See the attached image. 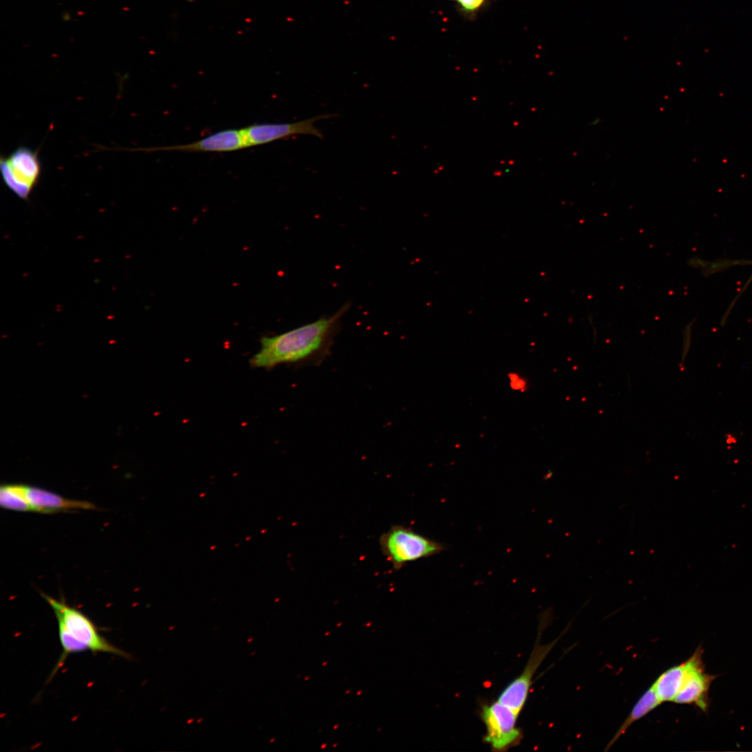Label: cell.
<instances>
[{"label": "cell", "mask_w": 752, "mask_h": 752, "mask_svg": "<svg viewBox=\"0 0 752 752\" xmlns=\"http://www.w3.org/2000/svg\"><path fill=\"white\" fill-rule=\"evenodd\" d=\"M519 714L498 700L482 707L480 716L486 729L484 741L492 751H506L519 743L522 733L517 726Z\"/></svg>", "instance_id": "5"}, {"label": "cell", "mask_w": 752, "mask_h": 752, "mask_svg": "<svg viewBox=\"0 0 752 752\" xmlns=\"http://www.w3.org/2000/svg\"><path fill=\"white\" fill-rule=\"evenodd\" d=\"M543 623L542 621L540 623L537 640L522 672L506 687L498 698L499 702L519 714L526 703L535 672L561 636L549 643H540L539 639L545 629Z\"/></svg>", "instance_id": "6"}, {"label": "cell", "mask_w": 752, "mask_h": 752, "mask_svg": "<svg viewBox=\"0 0 752 752\" xmlns=\"http://www.w3.org/2000/svg\"><path fill=\"white\" fill-rule=\"evenodd\" d=\"M379 548L395 570L407 563L430 557L445 550L441 543L430 539L412 528L395 524L379 538Z\"/></svg>", "instance_id": "3"}, {"label": "cell", "mask_w": 752, "mask_h": 752, "mask_svg": "<svg viewBox=\"0 0 752 752\" xmlns=\"http://www.w3.org/2000/svg\"><path fill=\"white\" fill-rule=\"evenodd\" d=\"M334 115H320L295 123H255L242 128L247 147L263 145L295 135H311L323 137L315 123Z\"/></svg>", "instance_id": "7"}, {"label": "cell", "mask_w": 752, "mask_h": 752, "mask_svg": "<svg viewBox=\"0 0 752 752\" xmlns=\"http://www.w3.org/2000/svg\"><path fill=\"white\" fill-rule=\"evenodd\" d=\"M247 147L243 129H226L211 134L187 144L149 148L150 150H168L188 152H225Z\"/></svg>", "instance_id": "9"}, {"label": "cell", "mask_w": 752, "mask_h": 752, "mask_svg": "<svg viewBox=\"0 0 752 752\" xmlns=\"http://www.w3.org/2000/svg\"><path fill=\"white\" fill-rule=\"evenodd\" d=\"M40 594L54 611L62 646V654L49 679L61 668L67 657L72 653L89 650L131 658L129 653L116 647L102 636L93 621L81 611L63 600L54 599L44 593Z\"/></svg>", "instance_id": "2"}, {"label": "cell", "mask_w": 752, "mask_h": 752, "mask_svg": "<svg viewBox=\"0 0 752 752\" xmlns=\"http://www.w3.org/2000/svg\"><path fill=\"white\" fill-rule=\"evenodd\" d=\"M0 505L2 508L8 510L20 512L31 511L22 484L2 485L0 488Z\"/></svg>", "instance_id": "13"}, {"label": "cell", "mask_w": 752, "mask_h": 752, "mask_svg": "<svg viewBox=\"0 0 752 752\" xmlns=\"http://www.w3.org/2000/svg\"><path fill=\"white\" fill-rule=\"evenodd\" d=\"M510 385L513 390L524 391L526 387V382L518 374L510 373L509 375Z\"/></svg>", "instance_id": "15"}, {"label": "cell", "mask_w": 752, "mask_h": 752, "mask_svg": "<svg viewBox=\"0 0 752 752\" xmlns=\"http://www.w3.org/2000/svg\"><path fill=\"white\" fill-rule=\"evenodd\" d=\"M456 1L464 11L473 13L479 9L485 0H453Z\"/></svg>", "instance_id": "14"}, {"label": "cell", "mask_w": 752, "mask_h": 752, "mask_svg": "<svg viewBox=\"0 0 752 752\" xmlns=\"http://www.w3.org/2000/svg\"><path fill=\"white\" fill-rule=\"evenodd\" d=\"M703 649L699 646L687 659V671L683 684L673 703L694 705L703 712L709 707L708 692L716 675L707 673L703 662Z\"/></svg>", "instance_id": "8"}, {"label": "cell", "mask_w": 752, "mask_h": 752, "mask_svg": "<svg viewBox=\"0 0 752 752\" xmlns=\"http://www.w3.org/2000/svg\"><path fill=\"white\" fill-rule=\"evenodd\" d=\"M2 179L17 196L26 200L39 182L41 163L38 152L20 146L0 159Z\"/></svg>", "instance_id": "4"}, {"label": "cell", "mask_w": 752, "mask_h": 752, "mask_svg": "<svg viewBox=\"0 0 752 752\" xmlns=\"http://www.w3.org/2000/svg\"><path fill=\"white\" fill-rule=\"evenodd\" d=\"M661 703L658 698L653 687L651 686L636 703L625 720L618 729L609 743L606 745L605 751L611 748L613 744H614L616 742L626 733L628 728L634 723L654 710Z\"/></svg>", "instance_id": "12"}, {"label": "cell", "mask_w": 752, "mask_h": 752, "mask_svg": "<svg viewBox=\"0 0 752 752\" xmlns=\"http://www.w3.org/2000/svg\"><path fill=\"white\" fill-rule=\"evenodd\" d=\"M24 489L31 511L46 514L96 509V506L91 502L69 499L40 487L24 485Z\"/></svg>", "instance_id": "10"}, {"label": "cell", "mask_w": 752, "mask_h": 752, "mask_svg": "<svg viewBox=\"0 0 752 752\" xmlns=\"http://www.w3.org/2000/svg\"><path fill=\"white\" fill-rule=\"evenodd\" d=\"M349 306L346 304L331 315L262 338L260 350L250 360L251 366L269 368L282 363L320 365L329 356L339 331L340 320Z\"/></svg>", "instance_id": "1"}, {"label": "cell", "mask_w": 752, "mask_h": 752, "mask_svg": "<svg viewBox=\"0 0 752 752\" xmlns=\"http://www.w3.org/2000/svg\"><path fill=\"white\" fill-rule=\"evenodd\" d=\"M688 662L685 661L669 668L662 673L652 685L661 701L673 702L685 677Z\"/></svg>", "instance_id": "11"}]
</instances>
